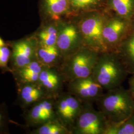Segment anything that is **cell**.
I'll list each match as a JSON object with an SVG mask.
<instances>
[{
	"label": "cell",
	"mask_w": 134,
	"mask_h": 134,
	"mask_svg": "<svg viewBox=\"0 0 134 134\" xmlns=\"http://www.w3.org/2000/svg\"><path fill=\"white\" fill-rule=\"evenodd\" d=\"M128 75L116 52L107 51L99 54L92 76L104 90L108 91L121 86Z\"/></svg>",
	"instance_id": "1"
},
{
	"label": "cell",
	"mask_w": 134,
	"mask_h": 134,
	"mask_svg": "<svg viewBox=\"0 0 134 134\" xmlns=\"http://www.w3.org/2000/svg\"><path fill=\"white\" fill-rule=\"evenodd\" d=\"M96 101L109 123L123 121L134 113V98L129 90L122 86L108 91Z\"/></svg>",
	"instance_id": "2"
},
{
	"label": "cell",
	"mask_w": 134,
	"mask_h": 134,
	"mask_svg": "<svg viewBox=\"0 0 134 134\" xmlns=\"http://www.w3.org/2000/svg\"><path fill=\"white\" fill-rule=\"evenodd\" d=\"M81 15L77 24L81 34L83 46L99 53L109 51L102 35L103 26L108 17L99 10Z\"/></svg>",
	"instance_id": "3"
},
{
	"label": "cell",
	"mask_w": 134,
	"mask_h": 134,
	"mask_svg": "<svg viewBox=\"0 0 134 134\" xmlns=\"http://www.w3.org/2000/svg\"><path fill=\"white\" fill-rule=\"evenodd\" d=\"M100 53L82 46L72 54L64 58L63 77L67 81L92 75Z\"/></svg>",
	"instance_id": "4"
},
{
	"label": "cell",
	"mask_w": 134,
	"mask_h": 134,
	"mask_svg": "<svg viewBox=\"0 0 134 134\" xmlns=\"http://www.w3.org/2000/svg\"><path fill=\"white\" fill-rule=\"evenodd\" d=\"M81 112L72 130V134H104L108 121L91 103H83Z\"/></svg>",
	"instance_id": "5"
},
{
	"label": "cell",
	"mask_w": 134,
	"mask_h": 134,
	"mask_svg": "<svg viewBox=\"0 0 134 134\" xmlns=\"http://www.w3.org/2000/svg\"><path fill=\"white\" fill-rule=\"evenodd\" d=\"M134 27V22L115 15L107 18L103 29V38L109 51H115Z\"/></svg>",
	"instance_id": "6"
},
{
	"label": "cell",
	"mask_w": 134,
	"mask_h": 134,
	"mask_svg": "<svg viewBox=\"0 0 134 134\" xmlns=\"http://www.w3.org/2000/svg\"><path fill=\"white\" fill-rule=\"evenodd\" d=\"M58 26L56 46L64 58L82 46V39L77 23L59 22Z\"/></svg>",
	"instance_id": "7"
},
{
	"label": "cell",
	"mask_w": 134,
	"mask_h": 134,
	"mask_svg": "<svg viewBox=\"0 0 134 134\" xmlns=\"http://www.w3.org/2000/svg\"><path fill=\"white\" fill-rule=\"evenodd\" d=\"M69 92L83 103L96 101L103 95L104 89L92 75L69 81Z\"/></svg>",
	"instance_id": "8"
},
{
	"label": "cell",
	"mask_w": 134,
	"mask_h": 134,
	"mask_svg": "<svg viewBox=\"0 0 134 134\" xmlns=\"http://www.w3.org/2000/svg\"><path fill=\"white\" fill-rule=\"evenodd\" d=\"M83 102L68 92L64 94L56 104V113L60 121L72 133V130L83 107Z\"/></svg>",
	"instance_id": "9"
},
{
	"label": "cell",
	"mask_w": 134,
	"mask_h": 134,
	"mask_svg": "<svg viewBox=\"0 0 134 134\" xmlns=\"http://www.w3.org/2000/svg\"><path fill=\"white\" fill-rule=\"evenodd\" d=\"M129 74H134V27L115 51Z\"/></svg>",
	"instance_id": "10"
},
{
	"label": "cell",
	"mask_w": 134,
	"mask_h": 134,
	"mask_svg": "<svg viewBox=\"0 0 134 134\" xmlns=\"http://www.w3.org/2000/svg\"><path fill=\"white\" fill-rule=\"evenodd\" d=\"M71 0H42L43 12L49 18L58 21L70 12Z\"/></svg>",
	"instance_id": "11"
},
{
	"label": "cell",
	"mask_w": 134,
	"mask_h": 134,
	"mask_svg": "<svg viewBox=\"0 0 134 134\" xmlns=\"http://www.w3.org/2000/svg\"><path fill=\"white\" fill-rule=\"evenodd\" d=\"M34 53L33 44L29 41H21L15 43L13 48V58L16 66L24 68L31 62Z\"/></svg>",
	"instance_id": "12"
},
{
	"label": "cell",
	"mask_w": 134,
	"mask_h": 134,
	"mask_svg": "<svg viewBox=\"0 0 134 134\" xmlns=\"http://www.w3.org/2000/svg\"><path fill=\"white\" fill-rule=\"evenodd\" d=\"M106 4L115 15L134 22V0H106Z\"/></svg>",
	"instance_id": "13"
},
{
	"label": "cell",
	"mask_w": 134,
	"mask_h": 134,
	"mask_svg": "<svg viewBox=\"0 0 134 134\" xmlns=\"http://www.w3.org/2000/svg\"><path fill=\"white\" fill-rule=\"evenodd\" d=\"M31 117L37 123H46L54 118V111L52 102L49 100L40 101L33 108Z\"/></svg>",
	"instance_id": "14"
},
{
	"label": "cell",
	"mask_w": 134,
	"mask_h": 134,
	"mask_svg": "<svg viewBox=\"0 0 134 134\" xmlns=\"http://www.w3.org/2000/svg\"><path fill=\"white\" fill-rule=\"evenodd\" d=\"M105 0H71L69 15H81L92 11L99 10Z\"/></svg>",
	"instance_id": "15"
},
{
	"label": "cell",
	"mask_w": 134,
	"mask_h": 134,
	"mask_svg": "<svg viewBox=\"0 0 134 134\" xmlns=\"http://www.w3.org/2000/svg\"><path fill=\"white\" fill-rule=\"evenodd\" d=\"M62 81L61 75L48 68H44L39 77L40 85L49 91H56L60 88Z\"/></svg>",
	"instance_id": "16"
},
{
	"label": "cell",
	"mask_w": 134,
	"mask_h": 134,
	"mask_svg": "<svg viewBox=\"0 0 134 134\" xmlns=\"http://www.w3.org/2000/svg\"><path fill=\"white\" fill-rule=\"evenodd\" d=\"M37 54L39 62L44 66L47 67L56 62L60 57H63L56 45L52 46L40 45Z\"/></svg>",
	"instance_id": "17"
},
{
	"label": "cell",
	"mask_w": 134,
	"mask_h": 134,
	"mask_svg": "<svg viewBox=\"0 0 134 134\" xmlns=\"http://www.w3.org/2000/svg\"><path fill=\"white\" fill-rule=\"evenodd\" d=\"M104 134H134V114L118 123H109Z\"/></svg>",
	"instance_id": "18"
},
{
	"label": "cell",
	"mask_w": 134,
	"mask_h": 134,
	"mask_svg": "<svg viewBox=\"0 0 134 134\" xmlns=\"http://www.w3.org/2000/svg\"><path fill=\"white\" fill-rule=\"evenodd\" d=\"M58 32V24H51L44 27L38 34L39 44L45 46L56 45Z\"/></svg>",
	"instance_id": "19"
},
{
	"label": "cell",
	"mask_w": 134,
	"mask_h": 134,
	"mask_svg": "<svg viewBox=\"0 0 134 134\" xmlns=\"http://www.w3.org/2000/svg\"><path fill=\"white\" fill-rule=\"evenodd\" d=\"M43 66L40 62H31L24 67L20 72L21 76L24 81L29 82L38 81L40 74L44 69Z\"/></svg>",
	"instance_id": "20"
},
{
	"label": "cell",
	"mask_w": 134,
	"mask_h": 134,
	"mask_svg": "<svg viewBox=\"0 0 134 134\" xmlns=\"http://www.w3.org/2000/svg\"><path fill=\"white\" fill-rule=\"evenodd\" d=\"M51 120L44 123L37 131L39 134H72V132L60 121Z\"/></svg>",
	"instance_id": "21"
},
{
	"label": "cell",
	"mask_w": 134,
	"mask_h": 134,
	"mask_svg": "<svg viewBox=\"0 0 134 134\" xmlns=\"http://www.w3.org/2000/svg\"><path fill=\"white\" fill-rule=\"evenodd\" d=\"M21 97L27 103H31L38 100L42 96L41 88L36 86H29L24 87L21 91Z\"/></svg>",
	"instance_id": "22"
},
{
	"label": "cell",
	"mask_w": 134,
	"mask_h": 134,
	"mask_svg": "<svg viewBox=\"0 0 134 134\" xmlns=\"http://www.w3.org/2000/svg\"><path fill=\"white\" fill-rule=\"evenodd\" d=\"M10 52L9 49L6 47L2 46L0 47V66H6L10 57Z\"/></svg>",
	"instance_id": "23"
},
{
	"label": "cell",
	"mask_w": 134,
	"mask_h": 134,
	"mask_svg": "<svg viewBox=\"0 0 134 134\" xmlns=\"http://www.w3.org/2000/svg\"><path fill=\"white\" fill-rule=\"evenodd\" d=\"M131 94L133 97L134 99V84L129 85V89Z\"/></svg>",
	"instance_id": "24"
},
{
	"label": "cell",
	"mask_w": 134,
	"mask_h": 134,
	"mask_svg": "<svg viewBox=\"0 0 134 134\" xmlns=\"http://www.w3.org/2000/svg\"><path fill=\"white\" fill-rule=\"evenodd\" d=\"M129 83V85L134 84V74L132 75V77H131L130 78Z\"/></svg>",
	"instance_id": "25"
},
{
	"label": "cell",
	"mask_w": 134,
	"mask_h": 134,
	"mask_svg": "<svg viewBox=\"0 0 134 134\" xmlns=\"http://www.w3.org/2000/svg\"><path fill=\"white\" fill-rule=\"evenodd\" d=\"M5 44L4 40L0 37V47L2 46H4Z\"/></svg>",
	"instance_id": "26"
},
{
	"label": "cell",
	"mask_w": 134,
	"mask_h": 134,
	"mask_svg": "<svg viewBox=\"0 0 134 134\" xmlns=\"http://www.w3.org/2000/svg\"><path fill=\"white\" fill-rule=\"evenodd\" d=\"M1 115L0 114V123H1Z\"/></svg>",
	"instance_id": "27"
},
{
	"label": "cell",
	"mask_w": 134,
	"mask_h": 134,
	"mask_svg": "<svg viewBox=\"0 0 134 134\" xmlns=\"http://www.w3.org/2000/svg\"></svg>",
	"instance_id": "28"
}]
</instances>
